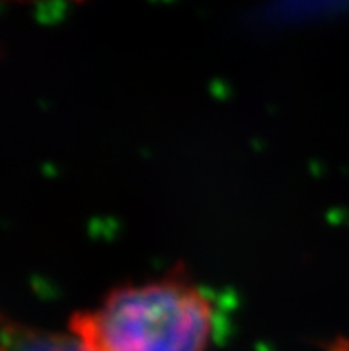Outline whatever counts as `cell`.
Wrapping results in <instances>:
<instances>
[{"instance_id":"cell-1","label":"cell","mask_w":349,"mask_h":351,"mask_svg":"<svg viewBox=\"0 0 349 351\" xmlns=\"http://www.w3.org/2000/svg\"><path fill=\"white\" fill-rule=\"evenodd\" d=\"M213 330V300L182 269L116 287L70 319L86 351H207Z\"/></svg>"},{"instance_id":"cell-2","label":"cell","mask_w":349,"mask_h":351,"mask_svg":"<svg viewBox=\"0 0 349 351\" xmlns=\"http://www.w3.org/2000/svg\"><path fill=\"white\" fill-rule=\"evenodd\" d=\"M13 2H36V0H13Z\"/></svg>"}]
</instances>
